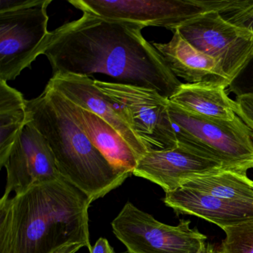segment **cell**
Masks as SVG:
<instances>
[{
  "mask_svg": "<svg viewBox=\"0 0 253 253\" xmlns=\"http://www.w3.org/2000/svg\"><path fill=\"white\" fill-rule=\"evenodd\" d=\"M51 0H29L22 8L0 12V81H14L41 55Z\"/></svg>",
  "mask_w": 253,
  "mask_h": 253,
  "instance_id": "5b68a950",
  "label": "cell"
},
{
  "mask_svg": "<svg viewBox=\"0 0 253 253\" xmlns=\"http://www.w3.org/2000/svg\"><path fill=\"white\" fill-rule=\"evenodd\" d=\"M152 44L164 57L171 72L187 84L214 85L225 89L229 88L230 79L218 63L194 48L177 30L173 32L172 38L167 43Z\"/></svg>",
  "mask_w": 253,
  "mask_h": 253,
  "instance_id": "4fadbf2b",
  "label": "cell"
},
{
  "mask_svg": "<svg viewBox=\"0 0 253 253\" xmlns=\"http://www.w3.org/2000/svg\"><path fill=\"white\" fill-rule=\"evenodd\" d=\"M228 92L235 95L253 93V52L245 66L232 80L228 88Z\"/></svg>",
  "mask_w": 253,
  "mask_h": 253,
  "instance_id": "ffe728a7",
  "label": "cell"
},
{
  "mask_svg": "<svg viewBox=\"0 0 253 253\" xmlns=\"http://www.w3.org/2000/svg\"><path fill=\"white\" fill-rule=\"evenodd\" d=\"M27 122V100L7 82L0 81V168Z\"/></svg>",
  "mask_w": 253,
  "mask_h": 253,
  "instance_id": "e0dca14e",
  "label": "cell"
},
{
  "mask_svg": "<svg viewBox=\"0 0 253 253\" xmlns=\"http://www.w3.org/2000/svg\"><path fill=\"white\" fill-rule=\"evenodd\" d=\"M3 167L6 169L7 180L0 202L8 200L12 192L18 195L34 185L62 177L46 139L29 120Z\"/></svg>",
  "mask_w": 253,
  "mask_h": 253,
  "instance_id": "30bf717a",
  "label": "cell"
},
{
  "mask_svg": "<svg viewBox=\"0 0 253 253\" xmlns=\"http://www.w3.org/2000/svg\"><path fill=\"white\" fill-rule=\"evenodd\" d=\"M95 85L118 105L147 152L168 150L178 144L169 112V100L155 90L96 81Z\"/></svg>",
  "mask_w": 253,
  "mask_h": 253,
  "instance_id": "52a82bcc",
  "label": "cell"
},
{
  "mask_svg": "<svg viewBox=\"0 0 253 253\" xmlns=\"http://www.w3.org/2000/svg\"><path fill=\"white\" fill-rule=\"evenodd\" d=\"M221 16L228 23L253 33V0H247L242 8Z\"/></svg>",
  "mask_w": 253,
  "mask_h": 253,
  "instance_id": "44dd1931",
  "label": "cell"
},
{
  "mask_svg": "<svg viewBox=\"0 0 253 253\" xmlns=\"http://www.w3.org/2000/svg\"><path fill=\"white\" fill-rule=\"evenodd\" d=\"M169 100L183 110L204 118L232 121L237 116L236 102L221 87L182 84Z\"/></svg>",
  "mask_w": 253,
  "mask_h": 253,
  "instance_id": "2e32d148",
  "label": "cell"
},
{
  "mask_svg": "<svg viewBox=\"0 0 253 253\" xmlns=\"http://www.w3.org/2000/svg\"><path fill=\"white\" fill-rule=\"evenodd\" d=\"M190 223L181 219L176 226L166 224L128 201L112 227L128 253H195L207 237Z\"/></svg>",
  "mask_w": 253,
  "mask_h": 253,
  "instance_id": "8992f818",
  "label": "cell"
},
{
  "mask_svg": "<svg viewBox=\"0 0 253 253\" xmlns=\"http://www.w3.org/2000/svg\"><path fill=\"white\" fill-rule=\"evenodd\" d=\"M90 253H117L113 247L110 245L107 239L100 238L97 240Z\"/></svg>",
  "mask_w": 253,
  "mask_h": 253,
  "instance_id": "603a6c76",
  "label": "cell"
},
{
  "mask_svg": "<svg viewBox=\"0 0 253 253\" xmlns=\"http://www.w3.org/2000/svg\"><path fill=\"white\" fill-rule=\"evenodd\" d=\"M136 23L83 13L50 32L41 48L56 74H102L115 84L155 90L169 100L182 84Z\"/></svg>",
  "mask_w": 253,
  "mask_h": 253,
  "instance_id": "6da1fadb",
  "label": "cell"
},
{
  "mask_svg": "<svg viewBox=\"0 0 253 253\" xmlns=\"http://www.w3.org/2000/svg\"><path fill=\"white\" fill-rule=\"evenodd\" d=\"M176 30L194 48L215 60L231 82L253 52V32L228 23L217 11L204 13Z\"/></svg>",
  "mask_w": 253,
  "mask_h": 253,
  "instance_id": "9c48e42d",
  "label": "cell"
},
{
  "mask_svg": "<svg viewBox=\"0 0 253 253\" xmlns=\"http://www.w3.org/2000/svg\"><path fill=\"white\" fill-rule=\"evenodd\" d=\"M220 253H253V217L223 229Z\"/></svg>",
  "mask_w": 253,
  "mask_h": 253,
  "instance_id": "d6986e66",
  "label": "cell"
},
{
  "mask_svg": "<svg viewBox=\"0 0 253 253\" xmlns=\"http://www.w3.org/2000/svg\"><path fill=\"white\" fill-rule=\"evenodd\" d=\"M164 202L177 214L195 216L222 229L253 217V204L233 202L188 188L167 192Z\"/></svg>",
  "mask_w": 253,
  "mask_h": 253,
  "instance_id": "5bb4252c",
  "label": "cell"
},
{
  "mask_svg": "<svg viewBox=\"0 0 253 253\" xmlns=\"http://www.w3.org/2000/svg\"><path fill=\"white\" fill-rule=\"evenodd\" d=\"M65 100L72 116L106 160L119 171L133 174L139 158L122 136L95 114L77 106L66 97Z\"/></svg>",
  "mask_w": 253,
  "mask_h": 253,
  "instance_id": "9a60e30c",
  "label": "cell"
},
{
  "mask_svg": "<svg viewBox=\"0 0 253 253\" xmlns=\"http://www.w3.org/2000/svg\"><path fill=\"white\" fill-rule=\"evenodd\" d=\"M222 169H226L221 163L178 142L173 149L145 154L133 174L158 185L167 193L182 187L188 180Z\"/></svg>",
  "mask_w": 253,
  "mask_h": 253,
  "instance_id": "8fae6325",
  "label": "cell"
},
{
  "mask_svg": "<svg viewBox=\"0 0 253 253\" xmlns=\"http://www.w3.org/2000/svg\"><path fill=\"white\" fill-rule=\"evenodd\" d=\"M28 120L46 139L63 178L91 202L121 186L132 174L113 167L93 144L69 112L63 94L47 84L27 100Z\"/></svg>",
  "mask_w": 253,
  "mask_h": 253,
  "instance_id": "3957f363",
  "label": "cell"
},
{
  "mask_svg": "<svg viewBox=\"0 0 253 253\" xmlns=\"http://www.w3.org/2000/svg\"><path fill=\"white\" fill-rule=\"evenodd\" d=\"M48 84L77 106L104 120L129 144L139 159L147 153L121 108L95 85L94 80L72 74H56Z\"/></svg>",
  "mask_w": 253,
  "mask_h": 253,
  "instance_id": "7c38bea8",
  "label": "cell"
},
{
  "mask_svg": "<svg viewBox=\"0 0 253 253\" xmlns=\"http://www.w3.org/2000/svg\"><path fill=\"white\" fill-rule=\"evenodd\" d=\"M238 106L236 115L253 131V93L237 96Z\"/></svg>",
  "mask_w": 253,
  "mask_h": 253,
  "instance_id": "7402d4cb",
  "label": "cell"
},
{
  "mask_svg": "<svg viewBox=\"0 0 253 253\" xmlns=\"http://www.w3.org/2000/svg\"><path fill=\"white\" fill-rule=\"evenodd\" d=\"M91 203L63 177L0 202V253L91 251Z\"/></svg>",
  "mask_w": 253,
  "mask_h": 253,
  "instance_id": "7a4b0ae2",
  "label": "cell"
},
{
  "mask_svg": "<svg viewBox=\"0 0 253 253\" xmlns=\"http://www.w3.org/2000/svg\"><path fill=\"white\" fill-rule=\"evenodd\" d=\"M182 187L233 202L253 204V180L245 172L222 169L188 180Z\"/></svg>",
  "mask_w": 253,
  "mask_h": 253,
  "instance_id": "ac0fdd59",
  "label": "cell"
},
{
  "mask_svg": "<svg viewBox=\"0 0 253 253\" xmlns=\"http://www.w3.org/2000/svg\"><path fill=\"white\" fill-rule=\"evenodd\" d=\"M170 118L177 141L221 163L226 169H253V131L237 115L232 121L204 118L170 101Z\"/></svg>",
  "mask_w": 253,
  "mask_h": 253,
  "instance_id": "277c9868",
  "label": "cell"
},
{
  "mask_svg": "<svg viewBox=\"0 0 253 253\" xmlns=\"http://www.w3.org/2000/svg\"><path fill=\"white\" fill-rule=\"evenodd\" d=\"M83 13L109 20L162 27L174 32L204 13L214 11L213 0H70Z\"/></svg>",
  "mask_w": 253,
  "mask_h": 253,
  "instance_id": "ba28073f",
  "label": "cell"
},
{
  "mask_svg": "<svg viewBox=\"0 0 253 253\" xmlns=\"http://www.w3.org/2000/svg\"><path fill=\"white\" fill-rule=\"evenodd\" d=\"M195 253H220V247L205 241Z\"/></svg>",
  "mask_w": 253,
  "mask_h": 253,
  "instance_id": "cb8c5ba5",
  "label": "cell"
}]
</instances>
